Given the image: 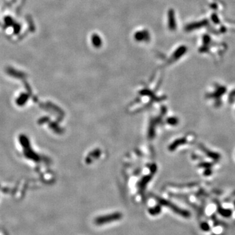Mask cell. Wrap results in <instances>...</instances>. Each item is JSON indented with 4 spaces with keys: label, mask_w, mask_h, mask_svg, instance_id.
<instances>
[{
    "label": "cell",
    "mask_w": 235,
    "mask_h": 235,
    "mask_svg": "<svg viewBox=\"0 0 235 235\" xmlns=\"http://www.w3.org/2000/svg\"><path fill=\"white\" fill-rule=\"evenodd\" d=\"M208 25V20H202L201 21L193 22L189 24L188 26H186V30L187 31H192L195 30V29H200L202 27H204Z\"/></svg>",
    "instance_id": "cell-1"
},
{
    "label": "cell",
    "mask_w": 235,
    "mask_h": 235,
    "mask_svg": "<svg viewBox=\"0 0 235 235\" xmlns=\"http://www.w3.org/2000/svg\"><path fill=\"white\" fill-rule=\"evenodd\" d=\"M226 92V88L225 87H219L216 89V91L212 94L210 97H221L225 92Z\"/></svg>",
    "instance_id": "cell-2"
},
{
    "label": "cell",
    "mask_w": 235,
    "mask_h": 235,
    "mask_svg": "<svg viewBox=\"0 0 235 235\" xmlns=\"http://www.w3.org/2000/svg\"><path fill=\"white\" fill-rule=\"evenodd\" d=\"M221 210H220V213L221 214L222 216H223L225 217H228L229 216H231V212L229 210H225L223 208H221Z\"/></svg>",
    "instance_id": "cell-3"
},
{
    "label": "cell",
    "mask_w": 235,
    "mask_h": 235,
    "mask_svg": "<svg viewBox=\"0 0 235 235\" xmlns=\"http://www.w3.org/2000/svg\"><path fill=\"white\" fill-rule=\"evenodd\" d=\"M211 18H212V20L213 21L214 23H215L216 24H218L220 23V20H219V18H218V16H217L216 14H212V16H211Z\"/></svg>",
    "instance_id": "cell-4"
},
{
    "label": "cell",
    "mask_w": 235,
    "mask_h": 235,
    "mask_svg": "<svg viewBox=\"0 0 235 235\" xmlns=\"http://www.w3.org/2000/svg\"><path fill=\"white\" fill-rule=\"evenodd\" d=\"M210 42V37L208 36H204V37H203V42L205 45L209 44Z\"/></svg>",
    "instance_id": "cell-5"
},
{
    "label": "cell",
    "mask_w": 235,
    "mask_h": 235,
    "mask_svg": "<svg viewBox=\"0 0 235 235\" xmlns=\"http://www.w3.org/2000/svg\"><path fill=\"white\" fill-rule=\"evenodd\" d=\"M202 229H203V231H208V225L206 223H203L201 225Z\"/></svg>",
    "instance_id": "cell-6"
}]
</instances>
